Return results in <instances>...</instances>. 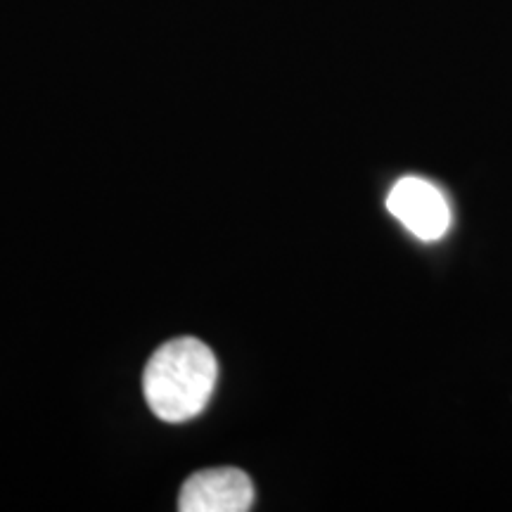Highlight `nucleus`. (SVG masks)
Wrapping results in <instances>:
<instances>
[{
  "label": "nucleus",
  "instance_id": "obj_1",
  "mask_svg": "<svg viewBox=\"0 0 512 512\" xmlns=\"http://www.w3.org/2000/svg\"><path fill=\"white\" fill-rule=\"evenodd\" d=\"M219 363L214 351L195 337L171 339L147 361L143 392L147 406L164 422L197 418L214 394Z\"/></svg>",
  "mask_w": 512,
  "mask_h": 512
},
{
  "label": "nucleus",
  "instance_id": "obj_2",
  "mask_svg": "<svg viewBox=\"0 0 512 512\" xmlns=\"http://www.w3.org/2000/svg\"><path fill=\"white\" fill-rule=\"evenodd\" d=\"M387 209L403 228L420 240H439L451 228V207L437 185L406 176L389 190Z\"/></svg>",
  "mask_w": 512,
  "mask_h": 512
},
{
  "label": "nucleus",
  "instance_id": "obj_3",
  "mask_svg": "<svg viewBox=\"0 0 512 512\" xmlns=\"http://www.w3.org/2000/svg\"><path fill=\"white\" fill-rule=\"evenodd\" d=\"M254 503V484L238 467H211L185 479L178 494L181 512H245Z\"/></svg>",
  "mask_w": 512,
  "mask_h": 512
}]
</instances>
